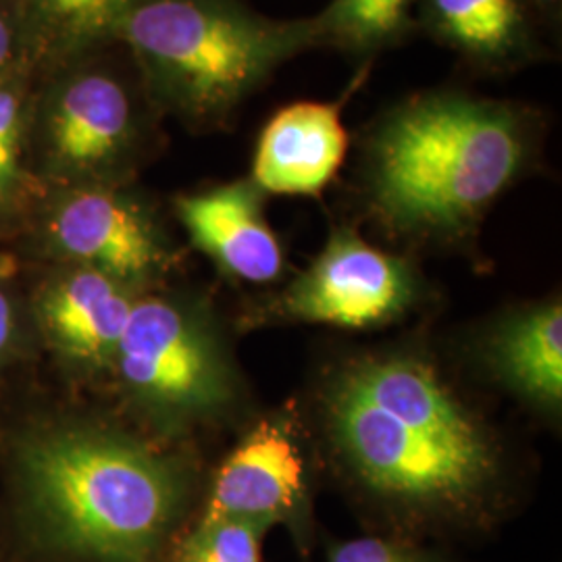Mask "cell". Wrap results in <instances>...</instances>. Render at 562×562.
I'll return each mask as SVG.
<instances>
[{"label": "cell", "mask_w": 562, "mask_h": 562, "mask_svg": "<svg viewBox=\"0 0 562 562\" xmlns=\"http://www.w3.org/2000/svg\"><path fill=\"white\" fill-rule=\"evenodd\" d=\"M350 88L338 101H299L276 111L259 134L252 178L265 194L319 196L336 178L348 153L341 111Z\"/></svg>", "instance_id": "obj_10"}, {"label": "cell", "mask_w": 562, "mask_h": 562, "mask_svg": "<svg viewBox=\"0 0 562 562\" xmlns=\"http://www.w3.org/2000/svg\"><path fill=\"white\" fill-rule=\"evenodd\" d=\"M111 364L136 401L167 417L206 413L227 398V373L211 336L162 299H136Z\"/></svg>", "instance_id": "obj_6"}, {"label": "cell", "mask_w": 562, "mask_h": 562, "mask_svg": "<svg viewBox=\"0 0 562 562\" xmlns=\"http://www.w3.org/2000/svg\"><path fill=\"white\" fill-rule=\"evenodd\" d=\"M265 192L252 180L222 183L176 201L192 241L223 271L265 283L280 278L283 250L262 209Z\"/></svg>", "instance_id": "obj_11"}, {"label": "cell", "mask_w": 562, "mask_h": 562, "mask_svg": "<svg viewBox=\"0 0 562 562\" xmlns=\"http://www.w3.org/2000/svg\"><path fill=\"white\" fill-rule=\"evenodd\" d=\"M113 42L161 117L204 132L225 127L283 65L315 50L317 27L244 0H132Z\"/></svg>", "instance_id": "obj_3"}, {"label": "cell", "mask_w": 562, "mask_h": 562, "mask_svg": "<svg viewBox=\"0 0 562 562\" xmlns=\"http://www.w3.org/2000/svg\"><path fill=\"white\" fill-rule=\"evenodd\" d=\"M302 477L304 464L290 434L261 423L223 462L202 521L238 519L269 527L296 508Z\"/></svg>", "instance_id": "obj_13"}, {"label": "cell", "mask_w": 562, "mask_h": 562, "mask_svg": "<svg viewBox=\"0 0 562 562\" xmlns=\"http://www.w3.org/2000/svg\"><path fill=\"white\" fill-rule=\"evenodd\" d=\"M30 113L25 67H20L0 78V222L20 206L27 192Z\"/></svg>", "instance_id": "obj_18"}, {"label": "cell", "mask_w": 562, "mask_h": 562, "mask_svg": "<svg viewBox=\"0 0 562 562\" xmlns=\"http://www.w3.org/2000/svg\"><path fill=\"white\" fill-rule=\"evenodd\" d=\"M101 50L59 67L30 113V136L36 134L44 169L60 188L120 183L161 120L134 63L121 69Z\"/></svg>", "instance_id": "obj_4"}, {"label": "cell", "mask_w": 562, "mask_h": 562, "mask_svg": "<svg viewBox=\"0 0 562 562\" xmlns=\"http://www.w3.org/2000/svg\"><path fill=\"white\" fill-rule=\"evenodd\" d=\"M533 11L542 21L543 27L550 30V34H559L561 30L562 0H529Z\"/></svg>", "instance_id": "obj_23"}, {"label": "cell", "mask_w": 562, "mask_h": 562, "mask_svg": "<svg viewBox=\"0 0 562 562\" xmlns=\"http://www.w3.org/2000/svg\"><path fill=\"white\" fill-rule=\"evenodd\" d=\"M329 562H425L419 554L385 542L380 538H361L352 542L340 543L334 548Z\"/></svg>", "instance_id": "obj_20"}, {"label": "cell", "mask_w": 562, "mask_h": 562, "mask_svg": "<svg viewBox=\"0 0 562 562\" xmlns=\"http://www.w3.org/2000/svg\"><path fill=\"white\" fill-rule=\"evenodd\" d=\"M329 415L341 450L369 487L406 503H462L494 473L480 461L436 442L338 383Z\"/></svg>", "instance_id": "obj_5"}, {"label": "cell", "mask_w": 562, "mask_h": 562, "mask_svg": "<svg viewBox=\"0 0 562 562\" xmlns=\"http://www.w3.org/2000/svg\"><path fill=\"white\" fill-rule=\"evenodd\" d=\"M504 380L536 401L559 404L562 396V308L548 304L508 323L492 346Z\"/></svg>", "instance_id": "obj_16"}, {"label": "cell", "mask_w": 562, "mask_h": 562, "mask_svg": "<svg viewBox=\"0 0 562 562\" xmlns=\"http://www.w3.org/2000/svg\"><path fill=\"white\" fill-rule=\"evenodd\" d=\"M415 20L475 74L510 76L552 59L529 0H417Z\"/></svg>", "instance_id": "obj_9"}, {"label": "cell", "mask_w": 562, "mask_h": 562, "mask_svg": "<svg viewBox=\"0 0 562 562\" xmlns=\"http://www.w3.org/2000/svg\"><path fill=\"white\" fill-rule=\"evenodd\" d=\"M69 267L48 281L38 296L41 329L67 359L111 364L138 296L132 285L106 273Z\"/></svg>", "instance_id": "obj_12"}, {"label": "cell", "mask_w": 562, "mask_h": 562, "mask_svg": "<svg viewBox=\"0 0 562 562\" xmlns=\"http://www.w3.org/2000/svg\"><path fill=\"white\" fill-rule=\"evenodd\" d=\"M180 562H192L190 559H186V557H181Z\"/></svg>", "instance_id": "obj_24"}, {"label": "cell", "mask_w": 562, "mask_h": 562, "mask_svg": "<svg viewBox=\"0 0 562 562\" xmlns=\"http://www.w3.org/2000/svg\"><path fill=\"white\" fill-rule=\"evenodd\" d=\"M15 469L32 533L67 557L148 562L180 515L183 483L171 462L94 427L27 436Z\"/></svg>", "instance_id": "obj_2"}, {"label": "cell", "mask_w": 562, "mask_h": 562, "mask_svg": "<svg viewBox=\"0 0 562 562\" xmlns=\"http://www.w3.org/2000/svg\"><path fill=\"white\" fill-rule=\"evenodd\" d=\"M340 383L423 436L467 457L494 461L480 427L423 362L411 359L361 362Z\"/></svg>", "instance_id": "obj_14"}, {"label": "cell", "mask_w": 562, "mask_h": 562, "mask_svg": "<svg viewBox=\"0 0 562 562\" xmlns=\"http://www.w3.org/2000/svg\"><path fill=\"white\" fill-rule=\"evenodd\" d=\"M411 294L408 262L367 244L355 229L338 227L285 292L283 308L302 322L367 327L398 315Z\"/></svg>", "instance_id": "obj_8"}, {"label": "cell", "mask_w": 562, "mask_h": 562, "mask_svg": "<svg viewBox=\"0 0 562 562\" xmlns=\"http://www.w3.org/2000/svg\"><path fill=\"white\" fill-rule=\"evenodd\" d=\"M265 525L238 519L202 521L181 557L192 562H261Z\"/></svg>", "instance_id": "obj_19"}, {"label": "cell", "mask_w": 562, "mask_h": 562, "mask_svg": "<svg viewBox=\"0 0 562 562\" xmlns=\"http://www.w3.org/2000/svg\"><path fill=\"white\" fill-rule=\"evenodd\" d=\"M25 65L20 23L13 2L0 0V78Z\"/></svg>", "instance_id": "obj_21"}, {"label": "cell", "mask_w": 562, "mask_h": 562, "mask_svg": "<svg viewBox=\"0 0 562 562\" xmlns=\"http://www.w3.org/2000/svg\"><path fill=\"white\" fill-rule=\"evenodd\" d=\"M417 0H331L313 15L317 48H331L361 65L411 41Z\"/></svg>", "instance_id": "obj_17"}, {"label": "cell", "mask_w": 562, "mask_h": 562, "mask_svg": "<svg viewBox=\"0 0 562 562\" xmlns=\"http://www.w3.org/2000/svg\"><path fill=\"white\" fill-rule=\"evenodd\" d=\"M13 269V261L0 255V364L7 361L18 341V313L9 288Z\"/></svg>", "instance_id": "obj_22"}, {"label": "cell", "mask_w": 562, "mask_h": 562, "mask_svg": "<svg viewBox=\"0 0 562 562\" xmlns=\"http://www.w3.org/2000/svg\"><path fill=\"white\" fill-rule=\"evenodd\" d=\"M543 120L529 102L452 86L392 102L362 132L369 209L404 236L461 238L533 162Z\"/></svg>", "instance_id": "obj_1"}, {"label": "cell", "mask_w": 562, "mask_h": 562, "mask_svg": "<svg viewBox=\"0 0 562 562\" xmlns=\"http://www.w3.org/2000/svg\"><path fill=\"white\" fill-rule=\"evenodd\" d=\"M50 255L132 288L167 269L171 250L153 213L120 183L63 186L42 223Z\"/></svg>", "instance_id": "obj_7"}, {"label": "cell", "mask_w": 562, "mask_h": 562, "mask_svg": "<svg viewBox=\"0 0 562 562\" xmlns=\"http://www.w3.org/2000/svg\"><path fill=\"white\" fill-rule=\"evenodd\" d=\"M25 65L71 60L101 50L113 42L115 27L132 0H11Z\"/></svg>", "instance_id": "obj_15"}]
</instances>
